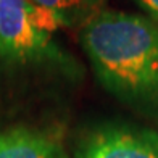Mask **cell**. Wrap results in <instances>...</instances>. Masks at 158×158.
Listing matches in <instances>:
<instances>
[{
    "instance_id": "obj_5",
    "label": "cell",
    "mask_w": 158,
    "mask_h": 158,
    "mask_svg": "<svg viewBox=\"0 0 158 158\" xmlns=\"http://www.w3.org/2000/svg\"><path fill=\"white\" fill-rule=\"evenodd\" d=\"M35 6L48 11L58 26L82 27L103 11L105 0H29Z\"/></svg>"
},
{
    "instance_id": "obj_2",
    "label": "cell",
    "mask_w": 158,
    "mask_h": 158,
    "mask_svg": "<svg viewBox=\"0 0 158 158\" xmlns=\"http://www.w3.org/2000/svg\"><path fill=\"white\" fill-rule=\"evenodd\" d=\"M60 27L29 0H0V56L11 61L58 58L50 32Z\"/></svg>"
},
{
    "instance_id": "obj_3",
    "label": "cell",
    "mask_w": 158,
    "mask_h": 158,
    "mask_svg": "<svg viewBox=\"0 0 158 158\" xmlns=\"http://www.w3.org/2000/svg\"><path fill=\"white\" fill-rule=\"evenodd\" d=\"M74 158H158V132L145 127L103 124L79 139Z\"/></svg>"
},
{
    "instance_id": "obj_6",
    "label": "cell",
    "mask_w": 158,
    "mask_h": 158,
    "mask_svg": "<svg viewBox=\"0 0 158 158\" xmlns=\"http://www.w3.org/2000/svg\"><path fill=\"white\" fill-rule=\"evenodd\" d=\"M150 16V19L158 24V0H132Z\"/></svg>"
},
{
    "instance_id": "obj_4",
    "label": "cell",
    "mask_w": 158,
    "mask_h": 158,
    "mask_svg": "<svg viewBox=\"0 0 158 158\" xmlns=\"http://www.w3.org/2000/svg\"><path fill=\"white\" fill-rule=\"evenodd\" d=\"M0 158H69L61 134L16 126L0 132Z\"/></svg>"
},
{
    "instance_id": "obj_1",
    "label": "cell",
    "mask_w": 158,
    "mask_h": 158,
    "mask_svg": "<svg viewBox=\"0 0 158 158\" xmlns=\"http://www.w3.org/2000/svg\"><path fill=\"white\" fill-rule=\"evenodd\" d=\"M81 44L98 82L135 106L158 108V24L103 10L81 27Z\"/></svg>"
}]
</instances>
